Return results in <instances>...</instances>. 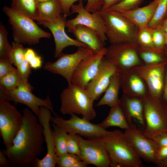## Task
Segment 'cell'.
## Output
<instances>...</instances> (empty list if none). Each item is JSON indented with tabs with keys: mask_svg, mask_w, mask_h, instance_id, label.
Wrapping results in <instances>:
<instances>
[{
	"mask_svg": "<svg viewBox=\"0 0 167 167\" xmlns=\"http://www.w3.org/2000/svg\"><path fill=\"white\" fill-rule=\"evenodd\" d=\"M80 157L87 164L109 167L110 161L102 137L84 139L79 135Z\"/></svg>",
	"mask_w": 167,
	"mask_h": 167,
	"instance_id": "cell-12",
	"label": "cell"
},
{
	"mask_svg": "<svg viewBox=\"0 0 167 167\" xmlns=\"http://www.w3.org/2000/svg\"><path fill=\"white\" fill-rule=\"evenodd\" d=\"M164 30L167 33V17L161 25Z\"/></svg>",
	"mask_w": 167,
	"mask_h": 167,
	"instance_id": "cell-52",
	"label": "cell"
},
{
	"mask_svg": "<svg viewBox=\"0 0 167 167\" xmlns=\"http://www.w3.org/2000/svg\"><path fill=\"white\" fill-rule=\"evenodd\" d=\"M66 16L61 15L58 19L53 20L40 19L37 21L38 24L42 25L49 29L53 35L55 43L54 56L59 57L66 47L70 46L77 47H88L85 44L70 38L65 31Z\"/></svg>",
	"mask_w": 167,
	"mask_h": 167,
	"instance_id": "cell-16",
	"label": "cell"
},
{
	"mask_svg": "<svg viewBox=\"0 0 167 167\" xmlns=\"http://www.w3.org/2000/svg\"><path fill=\"white\" fill-rule=\"evenodd\" d=\"M12 49L9 60L17 67L25 60L26 49L23 47L22 44L15 41L12 42Z\"/></svg>",
	"mask_w": 167,
	"mask_h": 167,
	"instance_id": "cell-33",
	"label": "cell"
},
{
	"mask_svg": "<svg viewBox=\"0 0 167 167\" xmlns=\"http://www.w3.org/2000/svg\"><path fill=\"white\" fill-rule=\"evenodd\" d=\"M81 160L79 156L68 152L57 157L56 165L58 167H72L75 162Z\"/></svg>",
	"mask_w": 167,
	"mask_h": 167,
	"instance_id": "cell-37",
	"label": "cell"
},
{
	"mask_svg": "<svg viewBox=\"0 0 167 167\" xmlns=\"http://www.w3.org/2000/svg\"><path fill=\"white\" fill-rule=\"evenodd\" d=\"M98 124L105 129L116 126L125 130L130 127L120 105L111 108L107 117Z\"/></svg>",
	"mask_w": 167,
	"mask_h": 167,
	"instance_id": "cell-26",
	"label": "cell"
},
{
	"mask_svg": "<svg viewBox=\"0 0 167 167\" xmlns=\"http://www.w3.org/2000/svg\"><path fill=\"white\" fill-rule=\"evenodd\" d=\"M70 115V118L68 120L58 115L54 116L51 121L68 134H77L88 138L102 137L109 131L84 117L80 118L74 113Z\"/></svg>",
	"mask_w": 167,
	"mask_h": 167,
	"instance_id": "cell-10",
	"label": "cell"
},
{
	"mask_svg": "<svg viewBox=\"0 0 167 167\" xmlns=\"http://www.w3.org/2000/svg\"><path fill=\"white\" fill-rule=\"evenodd\" d=\"M93 54V51L89 47H78L77 51L73 53H62L54 62H46L43 68L53 73L63 77L69 85L72 84L73 74L79 63L84 58Z\"/></svg>",
	"mask_w": 167,
	"mask_h": 167,
	"instance_id": "cell-11",
	"label": "cell"
},
{
	"mask_svg": "<svg viewBox=\"0 0 167 167\" xmlns=\"http://www.w3.org/2000/svg\"><path fill=\"white\" fill-rule=\"evenodd\" d=\"M38 6L40 16L39 20H53L63 14L62 8L59 0L38 2Z\"/></svg>",
	"mask_w": 167,
	"mask_h": 167,
	"instance_id": "cell-27",
	"label": "cell"
},
{
	"mask_svg": "<svg viewBox=\"0 0 167 167\" xmlns=\"http://www.w3.org/2000/svg\"><path fill=\"white\" fill-rule=\"evenodd\" d=\"M11 7L34 20L37 21L40 19L37 0H12Z\"/></svg>",
	"mask_w": 167,
	"mask_h": 167,
	"instance_id": "cell-28",
	"label": "cell"
},
{
	"mask_svg": "<svg viewBox=\"0 0 167 167\" xmlns=\"http://www.w3.org/2000/svg\"><path fill=\"white\" fill-rule=\"evenodd\" d=\"M107 50L105 47L101 51L93 54L79 63L72 75V84L85 88L96 75Z\"/></svg>",
	"mask_w": 167,
	"mask_h": 167,
	"instance_id": "cell-17",
	"label": "cell"
},
{
	"mask_svg": "<svg viewBox=\"0 0 167 167\" xmlns=\"http://www.w3.org/2000/svg\"><path fill=\"white\" fill-rule=\"evenodd\" d=\"M118 73L117 68L104 57L96 75L85 88L94 101L97 100L105 91L112 77Z\"/></svg>",
	"mask_w": 167,
	"mask_h": 167,
	"instance_id": "cell-19",
	"label": "cell"
},
{
	"mask_svg": "<svg viewBox=\"0 0 167 167\" xmlns=\"http://www.w3.org/2000/svg\"><path fill=\"white\" fill-rule=\"evenodd\" d=\"M120 88V75L119 73H118L112 77L104 95L97 103L96 106L107 105L111 108L119 105L118 93Z\"/></svg>",
	"mask_w": 167,
	"mask_h": 167,
	"instance_id": "cell-24",
	"label": "cell"
},
{
	"mask_svg": "<svg viewBox=\"0 0 167 167\" xmlns=\"http://www.w3.org/2000/svg\"><path fill=\"white\" fill-rule=\"evenodd\" d=\"M3 11L12 26L15 41L32 45L38 44L42 38H49L51 33L42 29L31 19L11 7L3 6Z\"/></svg>",
	"mask_w": 167,
	"mask_h": 167,
	"instance_id": "cell-4",
	"label": "cell"
},
{
	"mask_svg": "<svg viewBox=\"0 0 167 167\" xmlns=\"http://www.w3.org/2000/svg\"><path fill=\"white\" fill-rule=\"evenodd\" d=\"M106 27V35L110 44L130 42L137 44L139 28L120 13L100 11Z\"/></svg>",
	"mask_w": 167,
	"mask_h": 167,
	"instance_id": "cell-5",
	"label": "cell"
},
{
	"mask_svg": "<svg viewBox=\"0 0 167 167\" xmlns=\"http://www.w3.org/2000/svg\"><path fill=\"white\" fill-rule=\"evenodd\" d=\"M166 63L153 65L142 64L135 66L145 81L149 95L161 99Z\"/></svg>",
	"mask_w": 167,
	"mask_h": 167,
	"instance_id": "cell-18",
	"label": "cell"
},
{
	"mask_svg": "<svg viewBox=\"0 0 167 167\" xmlns=\"http://www.w3.org/2000/svg\"><path fill=\"white\" fill-rule=\"evenodd\" d=\"M23 123V114L9 101L0 98V132L8 149Z\"/></svg>",
	"mask_w": 167,
	"mask_h": 167,
	"instance_id": "cell-9",
	"label": "cell"
},
{
	"mask_svg": "<svg viewBox=\"0 0 167 167\" xmlns=\"http://www.w3.org/2000/svg\"><path fill=\"white\" fill-rule=\"evenodd\" d=\"M147 137L153 140L160 147L167 146V133L156 132Z\"/></svg>",
	"mask_w": 167,
	"mask_h": 167,
	"instance_id": "cell-41",
	"label": "cell"
},
{
	"mask_svg": "<svg viewBox=\"0 0 167 167\" xmlns=\"http://www.w3.org/2000/svg\"><path fill=\"white\" fill-rule=\"evenodd\" d=\"M143 0H121L108 10L119 12L131 11L139 7Z\"/></svg>",
	"mask_w": 167,
	"mask_h": 167,
	"instance_id": "cell-36",
	"label": "cell"
},
{
	"mask_svg": "<svg viewBox=\"0 0 167 167\" xmlns=\"http://www.w3.org/2000/svg\"><path fill=\"white\" fill-rule=\"evenodd\" d=\"M159 0H153L144 6L119 13L138 28L148 26L155 13Z\"/></svg>",
	"mask_w": 167,
	"mask_h": 167,
	"instance_id": "cell-23",
	"label": "cell"
},
{
	"mask_svg": "<svg viewBox=\"0 0 167 167\" xmlns=\"http://www.w3.org/2000/svg\"><path fill=\"white\" fill-rule=\"evenodd\" d=\"M167 157V146L160 147L156 154V165L160 161Z\"/></svg>",
	"mask_w": 167,
	"mask_h": 167,
	"instance_id": "cell-44",
	"label": "cell"
},
{
	"mask_svg": "<svg viewBox=\"0 0 167 167\" xmlns=\"http://www.w3.org/2000/svg\"><path fill=\"white\" fill-rule=\"evenodd\" d=\"M156 165L159 167H167V157L159 161Z\"/></svg>",
	"mask_w": 167,
	"mask_h": 167,
	"instance_id": "cell-51",
	"label": "cell"
},
{
	"mask_svg": "<svg viewBox=\"0 0 167 167\" xmlns=\"http://www.w3.org/2000/svg\"><path fill=\"white\" fill-rule=\"evenodd\" d=\"M36 55L35 52L33 49L30 48L26 49L25 58L28 62L34 58Z\"/></svg>",
	"mask_w": 167,
	"mask_h": 167,
	"instance_id": "cell-49",
	"label": "cell"
},
{
	"mask_svg": "<svg viewBox=\"0 0 167 167\" xmlns=\"http://www.w3.org/2000/svg\"><path fill=\"white\" fill-rule=\"evenodd\" d=\"M152 29V41L155 49L159 51L165 50L167 48V33L161 25Z\"/></svg>",
	"mask_w": 167,
	"mask_h": 167,
	"instance_id": "cell-32",
	"label": "cell"
},
{
	"mask_svg": "<svg viewBox=\"0 0 167 167\" xmlns=\"http://www.w3.org/2000/svg\"><path fill=\"white\" fill-rule=\"evenodd\" d=\"M119 105L130 126L134 124L133 120H135L141 125L145 126L142 99L123 94L120 98Z\"/></svg>",
	"mask_w": 167,
	"mask_h": 167,
	"instance_id": "cell-22",
	"label": "cell"
},
{
	"mask_svg": "<svg viewBox=\"0 0 167 167\" xmlns=\"http://www.w3.org/2000/svg\"><path fill=\"white\" fill-rule=\"evenodd\" d=\"M17 68L18 75L21 80L28 82V79L31 72V67L29 62L26 60Z\"/></svg>",
	"mask_w": 167,
	"mask_h": 167,
	"instance_id": "cell-39",
	"label": "cell"
},
{
	"mask_svg": "<svg viewBox=\"0 0 167 167\" xmlns=\"http://www.w3.org/2000/svg\"><path fill=\"white\" fill-rule=\"evenodd\" d=\"M29 62L32 68L34 69H39L42 66V58L40 56L36 55Z\"/></svg>",
	"mask_w": 167,
	"mask_h": 167,
	"instance_id": "cell-46",
	"label": "cell"
},
{
	"mask_svg": "<svg viewBox=\"0 0 167 167\" xmlns=\"http://www.w3.org/2000/svg\"><path fill=\"white\" fill-rule=\"evenodd\" d=\"M56 153L57 156L68 153L67 138L68 133L52 123Z\"/></svg>",
	"mask_w": 167,
	"mask_h": 167,
	"instance_id": "cell-29",
	"label": "cell"
},
{
	"mask_svg": "<svg viewBox=\"0 0 167 167\" xmlns=\"http://www.w3.org/2000/svg\"><path fill=\"white\" fill-rule=\"evenodd\" d=\"M62 6L63 10V15L66 17L71 14V8L74 3L80 0H59Z\"/></svg>",
	"mask_w": 167,
	"mask_h": 167,
	"instance_id": "cell-43",
	"label": "cell"
},
{
	"mask_svg": "<svg viewBox=\"0 0 167 167\" xmlns=\"http://www.w3.org/2000/svg\"><path fill=\"white\" fill-rule=\"evenodd\" d=\"M167 17V0H160L155 13L148 24L153 28L161 26Z\"/></svg>",
	"mask_w": 167,
	"mask_h": 167,
	"instance_id": "cell-30",
	"label": "cell"
},
{
	"mask_svg": "<svg viewBox=\"0 0 167 167\" xmlns=\"http://www.w3.org/2000/svg\"><path fill=\"white\" fill-rule=\"evenodd\" d=\"M7 32L2 23L0 25V59H8L12 49L8 40Z\"/></svg>",
	"mask_w": 167,
	"mask_h": 167,
	"instance_id": "cell-34",
	"label": "cell"
},
{
	"mask_svg": "<svg viewBox=\"0 0 167 167\" xmlns=\"http://www.w3.org/2000/svg\"><path fill=\"white\" fill-rule=\"evenodd\" d=\"M1 150L0 151V167H9L11 165L10 161L5 156Z\"/></svg>",
	"mask_w": 167,
	"mask_h": 167,
	"instance_id": "cell-48",
	"label": "cell"
},
{
	"mask_svg": "<svg viewBox=\"0 0 167 167\" xmlns=\"http://www.w3.org/2000/svg\"><path fill=\"white\" fill-rule=\"evenodd\" d=\"M38 3L46 1L49 0H37Z\"/></svg>",
	"mask_w": 167,
	"mask_h": 167,
	"instance_id": "cell-53",
	"label": "cell"
},
{
	"mask_svg": "<svg viewBox=\"0 0 167 167\" xmlns=\"http://www.w3.org/2000/svg\"><path fill=\"white\" fill-rule=\"evenodd\" d=\"M72 33L77 40L86 45L93 51V54L101 51L105 44L99 33L95 30L86 26L78 24L67 29Z\"/></svg>",
	"mask_w": 167,
	"mask_h": 167,
	"instance_id": "cell-21",
	"label": "cell"
},
{
	"mask_svg": "<svg viewBox=\"0 0 167 167\" xmlns=\"http://www.w3.org/2000/svg\"><path fill=\"white\" fill-rule=\"evenodd\" d=\"M33 87L28 82L21 80L15 89L7 90L0 87V98L11 101L15 104L20 103L28 107L38 117L40 107L44 106L49 108L54 116L57 115L54 109L53 104L49 96L43 99L39 98L32 92Z\"/></svg>",
	"mask_w": 167,
	"mask_h": 167,
	"instance_id": "cell-6",
	"label": "cell"
},
{
	"mask_svg": "<svg viewBox=\"0 0 167 167\" xmlns=\"http://www.w3.org/2000/svg\"><path fill=\"white\" fill-rule=\"evenodd\" d=\"M87 164L85 161L82 160L79 161L75 162L72 166V167H86Z\"/></svg>",
	"mask_w": 167,
	"mask_h": 167,
	"instance_id": "cell-50",
	"label": "cell"
},
{
	"mask_svg": "<svg viewBox=\"0 0 167 167\" xmlns=\"http://www.w3.org/2000/svg\"><path fill=\"white\" fill-rule=\"evenodd\" d=\"M102 0H87V2L85 7L89 12L93 13L101 10L103 5Z\"/></svg>",
	"mask_w": 167,
	"mask_h": 167,
	"instance_id": "cell-42",
	"label": "cell"
},
{
	"mask_svg": "<svg viewBox=\"0 0 167 167\" xmlns=\"http://www.w3.org/2000/svg\"><path fill=\"white\" fill-rule=\"evenodd\" d=\"M22 113L23 123L12 146L1 150L9 160L11 165L29 167L44 149L45 140L38 117L27 108L23 109Z\"/></svg>",
	"mask_w": 167,
	"mask_h": 167,
	"instance_id": "cell-1",
	"label": "cell"
},
{
	"mask_svg": "<svg viewBox=\"0 0 167 167\" xmlns=\"http://www.w3.org/2000/svg\"><path fill=\"white\" fill-rule=\"evenodd\" d=\"M120 88L123 94L142 99L149 95L147 84L135 67L119 73Z\"/></svg>",
	"mask_w": 167,
	"mask_h": 167,
	"instance_id": "cell-20",
	"label": "cell"
},
{
	"mask_svg": "<svg viewBox=\"0 0 167 167\" xmlns=\"http://www.w3.org/2000/svg\"><path fill=\"white\" fill-rule=\"evenodd\" d=\"M145 129L148 137L157 132L167 133V106L161 98L149 95L142 99Z\"/></svg>",
	"mask_w": 167,
	"mask_h": 167,
	"instance_id": "cell-7",
	"label": "cell"
},
{
	"mask_svg": "<svg viewBox=\"0 0 167 167\" xmlns=\"http://www.w3.org/2000/svg\"><path fill=\"white\" fill-rule=\"evenodd\" d=\"M123 133L142 160L156 164V154L160 147L155 142L146 136L134 124L125 130Z\"/></svg>",
	"mask_w": 167,
	"mask_h": 167,
	"instance_id": "cell-14",
	"label": "cell"
},
{
	"mask_svg": "<svg viewBox=\"0 0 167 167\" xmlns=\"http://www.w3.org/2000/svg\"><path fill=\"white\" fill-rule=\"evenodd\" d=\"M138 46L133 43L110 44L104 57L117 68L120 73H122L143 64L138 55Z\"/></svg>",
	"mask_w": 167,
	"mask_h": 167,
	"instance_id": "cell-8",
	"label": "cell"
},
{
	"mask_svg": "<svg viewBox=\"0 0 167 167\" xmlns=\"http://www.w3.org/2000/svg\"><path fill=\"white\" fill-rule=\"evenodd\" d=\"M152 31V29L148 26L139 28L137 35V44L139 46L156 49L153 42Z\"/></svg>",
	"mask_w": 167,
	"mask_h": 167,
	"instance_id": "cell-31",
	"label": "cell"
},
{
	"mask_svg": "<svg viewBox=\"0 0 167 167\" xmlns=\"http://www.w3.org/2000/svg\"><path fill=\"white\" fill-rule=\"evenodd\" d=\"M138 53L143 64L153 65L163 63L167 61V48L159 51L139 45Z\"/></svg>",
	"mask_w": 167,
	"mask_h": 167,
	"instance_id": "cell-25",
	"label": "cell"
},
{
	"mask_svg": "<svg viewBox=\"0 0 167 167\" xmlns=\"http://www.w3.org/2000/svg\"><path fill=\"white\" fill-rule=\"evenodd\" d=\"M67 149L68 153L75 154L80 157L79 135L68 134Z\"/></svg>",
	"mask_w": 167,
	"mask_h": 167,
	"instance_id": "cell-38",
	"label": "cell"
},
{
	"mask_svg": "<svg viewBox=\"0 0 167 167\" xmlns=\"http://www.w3.org/2000/svg\"><path fill=\"white\" fill-rule=\"evenodd\" d=\"M110 161V167H141L142 159L119 130L109 131L102 137Z\"/></svg>",
	"mask_w": 167,
	"mask_h": 167,
	"instance_id": "cell-2",
	"label": "cell"
},
{
	"mask_svg": "<svg viewBox=\"0 0 167 167\" xmlns=\"http://www.w3.org/2000/svg\"><path fill=\"white\" fill-rule=\"evenodd\" d=\"M103 1V5L102 6V11H106L108 10L112 6L117 4L121 0H102Z\"/></svg>",
	"mask_w": 167,
	"mask_h": 167,
	"instance_id": "cell-47",
	"label": "cell"
},
{
	"mask_svg": "<svg viewBox=\"0 0 167 167\" xmlns=\"http://www.w3.org/2000/svg\"><path fill=\"white\" fill-rule=\"evenodd\" d=\"M15 69L6 76L0 78V87L7 90H12L16 88L21 82Z\"/></svg>",
	"mask_w": 167,
	"mask_h": 167,
	"instance_id": "cell-35",
	"label": "cell"
},
{
	"mask_svg": "<svg viewBox=\"0 0 167 167\" xmlns=\"http://www.w3.org/2000/svg\"><path fill=\"white\" fill-rule=\"evenodd\" d=\"M71 10V14L77 13V15L75 18L66 21L65 26L67 29L78 24L84 25L96 31L105 42L108 40L105 23L100 11L89 12L84 6L83 0L79 1L77 4H73Z\"/></svg>",
	"mask_w": 167,
	"mask_h": 167,
	"instance_id": "cell-13",
	"label": "cell"
},
{
	"mask_svg": "<svg viewBox=\"0 0 167 167\" xmlns=\"http://www.w3.org/2000/svg\"><path fill=\"white\" fill-rule=\"evenodd\" d=\"M60 99V112L62 114L81 115L89 121L96 116L93 107L95 101L85 88L72 84L63 89Z\"/></svg>",
	"mask_w": 167,
	"mask_h": 167,
	"instance_id": "cell-3",
	"label": "cell"
},
{
	"mask_svg": "<svg viewBox=\"0 0 167 167\" xmlns=\"http://www.w3.org/2000/svg\"><path fill=\"white\" fill-rule=\"evenodd\" d=\"M161 99L164 104L167 106V61L165 66L164 86Z\"/></svg>",
	"mask_w": 167,
	"mask_h": 167,
	"instance_id": "cell-45",
	"label": "cell"
},
{
	"mask_svg": "<svg viewBox=\"0 0 167 167\" xmlns=\"http://www.w3.org/2000/svg\"><path fill=\"white\" fill-rule=\"evenodd\" d=\"M16 68L8 59H0V78L8 74Z\"/></svg>",
	"mask_w": 167,
	"mask_h": 167,
	"instance_id": "cell-40",
	"label": "cell"
},
{
	"mask_svg": "<svg viewBox=\"0 0 167 167\" xmlns=\"http://www.w3.org/2000/svg\"><path fill=\"white\" fill-rule=\"evenodd\" d=\"M39 115L38 117L42 125L44 140L47 149L45 156L42 159L37 157L33 162L34 167H55L56 165L57 156L56 154L53 130L50 122L52 118L51 111L48 108L40 106Z\"/></svg>",
	"mask_w": 167,
	"mask_h": 167,
	"instance_id": "cell-15",
	"label": "cell"
}]
</instances>
